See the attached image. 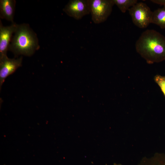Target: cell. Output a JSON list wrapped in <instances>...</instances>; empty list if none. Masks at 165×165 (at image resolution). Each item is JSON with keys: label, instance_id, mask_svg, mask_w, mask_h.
Instances as JSON below:
<instances>
[{"label": "cell", "instance_id": "obj_10", "mask_svg": "<svg viewBox=\"0 0 165 165\" xmlns=\"http://www.w3.org/2000/svg\"><path fill=\"white\" fill-rule=\"evenodd\" d=\"M138 165H165V154L156 153L151 158L143 159Z\"/></svg>", "mask_w": 165, "mask_h": 165}, {"label": "cell", "instance_id": "obj_2", "mask_svg": "<svg viewBox=\"0 0 165 165\" xmlns=\"http://www.w3.org/2000/svg\"><path fill=\"white\" fill-rule=\"evenodd\" d=\"M39 48L35 32L25 24L18 25L10 43L9 50L16 56H30Z\"/></svg>", "mask_w": 165, "mask_h": 165}, {"label": "cell", "instance_id": "obj_6", "mask_svg": "<svg viewBox=\"0 0 165 165\" xmlns=\"http://www.w3.org/2000/svg\"><path fill=\"white\" fill-rule=\"evenodd\" d=\"M18 25L14 22L9 26H4L0 20V59L7 56V51L9 50L13 35Z\"/></svg>", "mask_w": 165, "mask_h": 165}, {"label": "cell", "instance_id": "obj_12", "mask_svg": "<svg viewBox=\"0 0 165 165\" xmlns=\"http://www.w3.org/2000/svg\"><path fill=\"white\" fill-rule=\"evenodd\" d=\"M154 79L160 87L165 97V76L157 75L154 76Z\"/></svg>", "mask_w": 165, "mask_h": 165}, {"label": "cell", "instance_id": "obj_8", "mask_svg": "<svg viewBox=\"0 0 165 165\" xmlns=\"http://www.w3.org/2000/svg\"><path fill=\"white\" fill-rule=\"evenodd\" d=\"M16 1L15 0H0V17L14 23Z\"/></svg>", "mask_w": 165, "mask_h": 165}, {"label": "cell", "instance_id": "obj_7", "mask_svg": "<svg viewBox=\"0 0 165 165\" xmlns=\"http://www.w3.org/2000/svg\"><path fill=\"white\" fill-rule=\"evenodd\" d=\"M22 57L16 59L9 58L7 56L0 59V87L6 79L13 73L22 65Z\"/></svg>", "mask_w": 165, "mask_h": 165}, {"label": "cell", "instance_id": "obj_1", "mask_svg": "<svg viewBox=\"0 0 165 165\" xmlns=\"http://www.w3.org/2000/svg\"><path fill=\"white\" fill-rule=\"evenodd\" d=\"M137 52L148 64L165 60V37L153 29L143 32L135 45Z\"/></svg>", "mask_w": 165, "mask_h": 165}, {"label": "cell", "instance_id": "obj_14", "mask_svg": "<svg viewBox=\"0 0 165 165\" xmlns=\"http://www.w3.org/2000/svg\"><path fill=\"white\" fill-rule=\"evenodd\" d=\"M113 165H122L121 164H117L116 163H114Z\"/></svg>", "mask_w": 165, "mask_h": 165}, {"label": "cell", "instance_id": "obj_4", "mask_svg": "<svg viewBox=\"0 0 165 165\" xmlns=\"http://www.w3.org/2000/svg\"><path fill=\"white\" fill-rule=\"evenodd\" d=\"M92 19L95 24L105 21L111 14L114 4L113 0H90Z\"/></svg>", "mask_w": 165, "mask_h": 165}, {"label": "cell", "instance_id": "obj_9", "mask_svg": "<svg viewBox=\"0 0 165 165\" xmlns=\"http://www.w3.org/2000/svg\"><path fill=\"white\" fill-rule=\"evenodd\" d=\"M151 23L158 26L161 29L165 28V6L152 12Z\"/></svg>", "mask_w": 165, "mask_h": 165}, {"label": "cell", "instance_id": "obj_5", "mask_svg": "<svg viewBox=\"0 0 165 165\" xmlns=\"http://www.w3.org/2000/svg\"><path fill=\"white\" fill-rule=\"evenodd\" d=\"M63 11L69 16L79 20L90 13V0H71Z\"/></svg>", "mask_w": 165, "mask_h": 165}, {"label": "cell", "instance_id": "obj_13", "mask_svg": "<svg viewBox=\"0 0 165 165\" xmlns=\"http://www.w3.org/2000/svg\"><path fill=\"white\" fill-rule=\"evenodd\" d=\"M150 1L155 4L165 6V0H151Z\"/></svg>", "mask_w": 165, "mask_h": 165}, {"label": "cell", "instance_id": "obj_3", "mask_svg": "<svg viewBox=\"0 0 165 165\" xmlns=\"http://www.w3.org/2000/svg\"><path fill=\"white\" fill-rule=\"evenodd\" d=\"M128 11L133 23L138 28H145L151 23L152 11L145 3L137 2Z\"/></svg>", "mask_w": 165, "mask_h": 165}, {"label": "cell", "instance_id": "obj_11", "mask_svg": "<svg viewBox=\"0 0 165 165\" xmlns=\"http://www.w3.org/2000/svg\"><path fill=\"white\" fill-rule=\"evenodd\" d=\"M114 5L118 7L123 13H125L127 10L138 2L137 0H113Z\"/></svg>", "mask_w": 165, "mask_h": 165}]
</instances>
